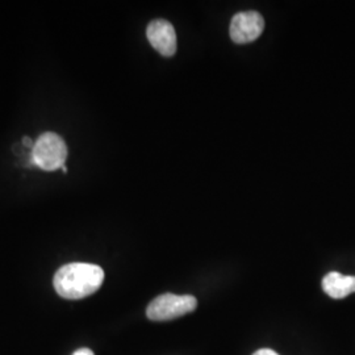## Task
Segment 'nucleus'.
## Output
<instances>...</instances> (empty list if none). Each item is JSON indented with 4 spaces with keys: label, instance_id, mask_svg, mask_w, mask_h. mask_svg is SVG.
<instances>
[{
    "label": "nucleus",
    "instance_id": "nucleus-5",
    "mask_svg": "<svg viewBox=\"0 0 355 355\" xmlns=\"http://www.w3.org/2000/svg\"><path fill=\"white\" fill-rule=\"evenodd\" d=\"M153 48L164 57H173L177 51V33L171 23L164 19L153 20L146 29Z\"/></svg>",
    "mask_w": 355,
    "mask_h": 355
},
{
    "label": "nucleus",
    "instance_id": "nucleus-4",
    "mask_svg": "<svg viewBox=\"0 0 355 355\" xmlns=\"http://www.w3.org/2000/svg\"><path fill=\"white\" fill-rule=\"evenodd\" d=\"M265 29V20L255 11L237 13L230 23V38L237 44H248L259 37Z\"/></svg>",
    "mask_w": 355,
    "mask_h": 355
},
{
    "label": "nucleus",
    "instance_id": "nucleus-8",
    "mask_svg": "<svg viewBox=\"0 0 355 355\" xmlns=\"http://www.w3.org/2000/svg\"><path fill=\"white\" fill-rule=\"evenodd\" d=\"M73 355H95L94 354V352L92 350H89V349H86V347H83V349H79V350H76V353Z\"/></svg>",
    "mask_w": 355,
    "mask_h": 355
},
{
    "label": "nucleus",
    "instance_id": "nucleus-3",
    "mask_svg": "<svg viewBox=\"0 0 355 355\" xmlns=\"http://www.w3.org/2000/svg\"><path fill=\"white\" fill-rule=\"evenodd\" d=\"M67 157L66 144L57 133L46 132L38 137L32 150L33 165L41 167L42 170L53 171L60 167H64Z\"/></svg>",
    "mask_w": 355,
    "mask_h": 355
},
{
    "label": "nucleus",
    "instance_id": "nucleus-9",
    "mask_svg": "<svg viewBox=\"0 0 355 355\" xmlns=\"http://www.w3.org/2000/svg\"><path fill=\"white\" fill-rule=\"evenodd\" d=\"M24 145H26V146H28V148H33V146H35V145H33V141L31 140V139H29V137H24Z\"/></svg>",
    "mask_w": 355,
    "mask_h": 355
},
{
    "label": "nucleus",
    "instance_id": "nucleus-7",
    "mask_svg": "<svg viewBox=\"0 0 355 355\" xmlns=\"http://www.w3.org/2000/svg\"><path fill=\"white\" fill-rule=\"evenodd\" d=\"M253 355H279L277 354L274 350H270V349H261L258 352H255Z\"/></svg>",
    "mask_w": 355,
    "mask_h": 355
},
{
    "label": "nucleus",
    "instance_id": "nucleus-2",
    "mask_svg": "<svg viewBox=\"0 0 355 355\" xmlns=\"http://www.w3.org/2000/svg\"><path fill=\"white\" fill-rule=\"evenodd\" d=\"M198 300L192 295L164 293L155 297L146 309V316L152 321H168L193 312Z\"/></svg>",
    "mask_w": 355,
    "mask_h": 355
},
{
    "label": "nucleus",
    "instance_id": "nucleus-1",
    "mask_svg": "<svg viewBox=\"0 0 355 355\" xmlns=\"http://www.w3.org/2000/svg\"><path fill=\"white\" fill-rule=\"evenodd\" d=\"M104 282V271L98 265L69 263L61 267L54 275V288L67 300H79L95 293Z\"/></svg>",
    "mask_w": 355,
    "mask_h": 355
},
{
    "label": "nucleus",
    "instance_id": "nucleus-6",
    "mask_svg": "<svg viewBox=\"0 0 355 355\" xmlns=\"http://www.w3.org/2000/svg\"><path fill=\"white\" fill-rule=\"evenodd\" d=\"M322 290L331 299H345L355 292V277H347L337 271H331L322 279Z\"/></svg>",
    "mask_w": 355,
    "mask_h": 355
}]
</instances>
